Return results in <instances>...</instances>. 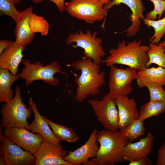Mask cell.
Returning <instances> with one entry per match:
<instances>
[{
  "label": "cell",
  "mask_w": 165,
  "mask_h": 165,
  "mask_svg": "<svg viewBox=\"0 0 165 165\" xmlns=\"http://www.w3.org/2000/svg\"><path fill=\"white\" fill-rule=\"evenodd\" d=\"M0 165H5L6 164L3 159L0 156Z\"/></svg>",
  "instance_id": "cell-37"
},
{
  "label": "cell",
  "mask_w": 165,
  "mask_h": 165,
  "mask_svg": "<svg viewBox=\"0 0 165 165\" xmlns=\"http://www.w3.org/2000/svg\"><path fill=\"white\" fill-rule=\"evenodd\" d=\"M91 106L97 120L105 129L116 131L119 129V113L114 98L108 93L101 100H89Z\"/></svg>",
  "instance_id": "cell-8"
},
{
  "label": "cell",
  "mask_w": 165,
  "mask_h": 165,
  "mask_svg": "<svg viewBox=\"0 0 165 165\" xmlns=\"http://www.w3.org/2000/svg\"><path fill=\"white\" fill-rule=\"evenodd\" d=\"M42 116L52 128L54 135L59 142L65 141L69 142H75L79 139V136L71 128L55 123Z\"/></svg>",
  "instance_id": "cell-22"
},
{
  "label": "cell",
  "mask_w": 165,
  "mask_h": 165,
  "mask_svg": "<svg viewBox=\"0 0 165 165\" xmlns=\"http://www.w3.org/2000/svg\"><path fill=\"white\" fill-rule=\"evenodd\" d=\"M121 4L127 5L130 9L131 14L129 19L131 23L130 27L121 33H126L128 37L136 35L140 31L141 20H143L145 7L141 0H113L109 3L104 5L103 7L108 12L109 9L115 5L119 6Z\"/></svg>",
  "instance_id": "cell-14"
},
{
  "label": "cell",
  "mask_w": 165,
  "mask_h": 165,
  "mask_svg": "<svg viewBox=\"0 0 165 165\" xmlns=\"http://www.w3.org/2000/svg\"><path fill=\"white\" fill-rule=\"evenodd\" d=\"M165 111V102L161 101H149L141 107L139 119L144 120L152 117H158Z\"/></svg>",
  "instance_id": "cell-23"
},
{
  "label": "cell",
  "mask_w": 165,
  "mask_h": 165,
  "mask_svg": "<svg viewBox=\"0 0 165 165\" xmlns=\"http://www.w3.org/2000/svg\"><path fill=\"white\" fill-rule=\"evenodd\" d=\"M0 132V155L6 165H34L35 159L30 152L23 150Z\"/></svg>",
  "instance_id": "cell-10"
},
{
  "label": "cell",
  "mask_w": 165,
  "mask_h": 165,
  "mask_svg": "<svg viewBox=\"0 0 165 165\" xmlns=\"http://www.w3.org/2000/svg\"><path fill=\"white\" fill-rule=\"evenodd\" d=\"M28 130L24 128H5L4 134L13 143L33 154L39 149L44 139L40 134Z\"/></svg>",
  "instance_id": "cell-11"
},
{
  "label": "cell",
  "mask_w": 165,
  "mask_h": 165,
  "mask_svg": "<svg viewBox=\"0 0 165 165\" xmlns=\"http://www.w3.org/2000/svg\"><path fill=\"white\" fill-rule=\"evenodd\" d=\"M26 46L10 40L8 46L0 55V68L6 69L14 75H17L18 67L22 61Z\"/></svg>",
  "instance_id": "cell-15"
},
{
  "label": "cell",
  "mask_w": 165,
  "mask_h": 165,
  "mask_svg": "<svg viewBox=\"0 0 165 165\" xmlns=\"http://www.w3.org/2000/svg\"><path fill=\"white\" fill-rule=\"evenodd\" d=\"M136 80L137 86L146 81L151 82L165 86V68L160 66L148 67L138 71V78Z\"/></svg>",
  "instance_id": "cell-21"
},
{
  "label": "cell",
  "mask_w": 165,
  "mask_h": 165,
  "mask_svg": "<svg viewBox=\"0 0 165 165\" xmlns=\"http://www.w3.org/2000/svg\"><path fill=\"white\" fill-rule=\"evenodd\" d=\"M97 141L100 145L98 153L88 165H114L125 161L123 149L129 141L124 131L101 130L98 132Z\"/></svg>",
  "instance_id": "cell-3"
},
{
  "label": "cell",
  "mask_w": 165,
  "mask_h": 165,
  "mask_svg": "<svg viewBox=\"0 0 165 165\" xmlns=\"http://www.w3.org/2000/svg\"><path fill=\"white\" fill-rule=\"evenodd\" d=\"M71 66L81 72L75 80L77 86L75 99L77 102L82 103L89 97L99 94L100 88L105 83V74L100 72V64L82 56L80 60L72 62Z\"/></svg>",
  "instance_id": "cell-1"
},
{
  "label": "cell",
  "mask_w": 165,
  "mask_h": 165,
  "mask_svg": "<svg viewBox=\"0 0 165 165\" xmlns=\"http://www.w3.org/2000/svg\"><path fill=\"white\" fill-rule=\"evenodd\" d=\"M13 0H0V16H8L16 23L20 16L21 12L18 11Z\"/></svg>",
  "instance_id": "cell-29"
},
{
  "label": "cell",
  "mask_w": 165,
  "mask_h": 165,
  "mask_svg": "<svg viewBox=\"0 0 165 165\" xmlns=\"http://www.w3.org/2000/svg\"><path fill=\"white\" fill-rule=\"evenodd\" d=\"M114 99L119 113V129L121 130L131 122L139 119V112L133 98L121 95Z\"/></svg>",
  "instance_id": "cell-16"
},
{
  "label": "cell",
  "mask_w": 165,
  "mask_h": 165,
  "mask_svg": "<svg viewBox=\"0 0 165 165\" xmlns=\"http://www.w3.org/2000/svg\"><path fill=\"white\" fill-rule=\"evenodd\" d=\"M108 86L109 96L113 98L121 95H127L133 90L131 84L138 78V71L128 66L124 69L110 67Z\"/></svg>",
  "instance_id": "cell-9"
},
{
  "label": "cell",
  "mask_w": 165,
  "mask_h": 165,
  "mask_svg": "<svg viewBox=\"0 0 165 165\" xmlns=\"http://www.w3.org/2000/svg\"><path fill=\"white\" fill-rule=\"evenodd\" d=\"M29 22L30 30L32 34L39 33L43 36L48 34L49 25L43 17L33 12L30 16Z\"/></svg>",
  "instance_id": "cell-27"
},
{
  "label": "cell",
  "mask_w": 165,
  "mask_h": 165,
  "mask_svg": "<svg viewBox=\"0 0 165 165\" xmlns=\"http://www.w3.org/2000/svg\"><path fill=\"white\" fill-rule=\"evenodd\" d=\"M103 3L104 5L108 4L110 3L112 0H97Z\"/></svg>",
  "instance_id": "cell-35"
},
{
  "label": "cell",
  "mask_w": 165,
  "mask_h": 165,
  "mask_svg": "<svg viewBox=\"0 0 165 165\" xmlns=\"http://www.w3.org/2000/svg\"><path fill=\"white\" fill-rule=\"evenodd\" d=\"M154 137L150 132L146 136L140 138L138 142L129 141L124 147L123 154L125 161L135 160L147 156L151 152Z\"/></svg>",
  "instance_id": "cell-17"
},
{
  "label": "cell",
  "mask_w": 165,
  "mask_h": 165,
  "mask_svg": "<svg viewBox=\"0 0 165 165\" xmlns=\"http://www.w3.org/2000/svg\"><path fill=\"white\" fill-rule=\"evenodd\" d=\"M35 4H39L43 1L47 0L51 1L54 3L57 6L60 12H63L66 10V6L64 3L65 0H32Z\"/></svg>",
  "instance_id": "cell-32"
},
{
  "label": "cell",
  "mask_w": 165,
  "mask_h": 165,
  "mask_svg": "<svg viewBox=\"0 0 165 165\" xmlns=\"http://www.w3.org/2000/svg\"><path fill=\"white\" fill-rule=\"evenodd\" d=\"M10 43V40L1 39L0 40V55L8 46Z\"/></svg>",
  "instance_id": "cell-34"
},
{
  "label": "cell",
  "mask_w": 165,
  "mask_h": 165,
  "mask_svg": "<svg viewBox=\"0 0 165 165\" xmlns=\"http://www.w3.org/2000/svg\"><path fill=\"white\" fill-rule=\"evenodd\" d=\"M15 91L13 98L5 103L1 109L2 126L5 128H24L29 130L27 120L31 117L32 110L22 102L19 86L16 87Z\"/></svg>",
  "instance_id": "cell-4"
},
{
  "label": "cell",
  "mask_w": 165,
  "mask_h": 165,
  "mask_svg": "<svg viewBox=\"0 0 165 165\" xmlns=\"http://www.w3.org/2000/svg\"><path fill=\"white\" fill-rule=\"evenodd\" d=\"M28 103L32 110L35 116L33 121L29 125V130L32 133L40 134L44 140L52 142L63 148L60 142L57 140L53 131L50 129L49 125L42 116L39 114L36 104L31 97L29 99Z\"/></svg>",
  "instance_id": "cell-18"
},
{
  "label": "cell",
  "mask_w": 165,
  "mask_h": 165,
  "mask_svg": "<svg viewBox=\"0 0 165 165\" xmlns=\"http://www.w3.org/2000/svg\"><path fill=\"white\" fill-rule=\"evenodd\" d=\"M156 164L165 165V139L159 149Z\"/></svg>",
  "instance_id": "cell-31"
},
{
  "label": "cell",
  "mask_w": 165,
  "mask_h": 165,
  "mask_svg": "<svg viewBox=\"0 0 165 165\" xmlns=\"http://www.w3.org/2000/svg\"><path fill=\"white\" fill-rule=\"evenodd\" d=\"M98 132L94 129L86 142L74 151H69L64 160L71 165H88L90 158L96 157L100 146L97 141Z\"/></svg>",
  "instance_id": "cell-12"
},
{
  "label": "cell",
  "mask_w": 165,
  "mask_h": 165,
  "mask_svg": "<svg viewBox=\"0 0 165 165\" xmlns=\"http://www.w3.org/2000/svg\"><path fill=\"white\" fill-rule=\"evenodd\" d=\"M158 44L159 45L162 46L164 48V50L165 51V40L163 42L159 43Z\"/></svg>",
  "instance_id": "cell-36"
},
{
  "label": "cell",
  "mask_w": 165,
  "mask_h": 165,
  "mask_svg": "<svg viewBox=\"0 0 165 165\" xmlns=\"http://www.w3.org/2000/svg\"><path fill=\"white\" fill-rule=\"evenodd\" d=\"M33 12V8L31 6L21 12L20 16L15 29V42L22 46H26L32 41L35 34L31 33L29 26V18Z\"/></svg>",
  "instance_id": "cell-19"
},
{
  "label": "cell",
  "mask_w": 165,
  "mask_h": 165,
  "mask_svg": "<svg viewBox=\"0 0 165 165\" xmlns=\"http://www.w3.org/2000/svg\"><path fill=\"white\" fill-rule=\"evenodd\" d=\"M149 48L147 52L149 57L147 68L154 64L165 68V51L163 47L151 42L149 43Z\"/></svg>",
  "instance_id": "cell-24"
},
{
  "label": "cell",
  "mask_w": 165,
  "mask_h": 165,
  "mask_svg": "<svg viewBox=\"0 0 165 165\" xmlns=\"http://www.w3.org/2000/svg\"><path fill=\"white\" fill-rule=\"evenodd\" d=\"M33 155L35 165H71L64 160L67 154L63 148L49 141L44 140Z\"/></svg>",
  "instance_id": "cell-13"
},
{
  "label": "cell",
  "mask_w": 165,
  "mask_h": 165,
  "mask_svg": "<svg viewBox=\"0 0 165 165\" xmlns=\"http://www.w3.org/2000/svg\"><path fill=\"white\" fill-rule=\"evenodd\" d=\"M97 36L96 31L92 33L90 30H87L84 33L82 30H79L78 33L75 32L70 35L66 39V42L68 45L76 43V45H72L73 48H82L84 57L100 64L105 53L102 45V39Z\"/></svg>",
  "instance_id": "cell-6"
},
{
  "label": "cell",
  "mask_w": 165,
  "mask_h": 165,
  "mask_svg": "<svg viewBox=\"0 0 165 165\" xmlns=\"http://www.w3.org/2000/svg\"><path fill=\"white\" fill-rule=\"evenodd\" d=\"M20 78L6 69L0 68V102H7L14 96V90L11 89L13 83Z\"/></svg>",
  "instance_id": "cell-20"
},
{
  "label": "cell",
  "mask_w": 165,
  "mask_h": 165,
  "mask_svg": "<svg viewBox=\"0 0 165 165\" xmlns=\"http://www.w3.org/2000/svg\"><path fill=\"white\" fill-rule=\"evenodd\" d=\"M149 0L153 3L154 9L146 14L145 18L151 20L160 19L165 11V0Z\"/></svg>",
  "instance_id": "cell-30"
},
{
  "label": "cell",
  "mask_w": 165,
  "mask_h": 165,
  "mask_svg": "<svg viewBox=\"0 0 165 165\" xmlns=\"http://www.w3.org/2000/svg\"><path fill=\"white\" fill-rule=\"evenodd\" d=\"M142 42L141 39L138 41L136 39L127 43L123 40L118 43L116 48L109 50V55L101 63L109 67L115 64L126 65L138 71L147 68L149 57L147 52L149 47L142 45Z\"/></svg>",
  "instance_id": "cell-2"
},
{
  "label": "cell",
  "mask_w": 165,
  "mask_h": 165,
  "mask_svg": "<svg viewBox=\"0 0 165 165\" xmlns=\"http://www.w3.org/2000/svg\"><path fill=\"white\" fill-rule=\"evenodd\" d=\"M129 165H152V162L147 156L140 158L135 160H130Z\"/></svg>",
  "instance_id": "cell-33"
},
{
  "label": "cell",
  "mask_w": 165,
  "mask_h": 165,
  "mask_svg": "<svg viewBox=\"0 0 165 165\" xmlns=\"http://www.w3.org/2000/svg\"><path fill=\"white\" fill-rule=\"evenodd\" d=\"M65 4L70 16L88 24L105 19L108 13L97 0H71Z\"/></svg>",
  "instance_id": "cell-7"
},
{
  "label": "cell",
  "mask_w": 165,
  "mask_h": 165,
  "mask_svg": "<svg viewBox=\"0 0 165 165\" xmlns=\"http://www.w3.org/2000/svg\"><path fill=\"white\" fill-rule=\"evenodd\" d=\"M22 62L24 67L18 75L20 78L25 80L27 86L36 80H42L52 86H57L60 80L54 76L55 74L61 73L67 75L61 70V67L57 61L45 66L39 61L31 63L27 59H23Z\"/></svg>",
  "instance_id": "cell-5"
},
{
  "label": "cell",
  "mask_w": 165,
  "mask_h": 165,
  "mask_svg": "<svg viewBox=\"0 0 165 165\" xmlns=\"http://www.w3.org/2000/svg\"><path fill=\"white\" fill-rule=\"evenodd\" d=\"M144 121L139 118L131 122L121 130L126 133L129 141H134L139 137L145 135L146 129L144 126Z\"/></svg>",
  "instance_id": "cell-26"
},
{
  "label": "cell",
  "mask_w": 165,
  "mask_h": 165,
  "mask_svg": "<svg viewBox=\"0 0 165 165\" xmlns=\"http://www.w3.org/2000/svg\"><path fill=\"white\" fill-rule=\"evenodd\" d=\"M139 88L146 87L150 94L149 101L165 102V90L162 85L150 81L143 82L138 86Z\"/></svg>",
  "instance_id": "cell-28"
},
{
  "label": "cell",
  "mask_w": 165,
  "mask_h": 165,
  "mask_svg": "<svg viewBox=\"0 0 165 165\" xmlns=\"http://www.w3.org/2000/svg\"><path fill=\"white\" fill-rule=\"evenodd\" d=\"M143 20L145 25L148 28L152 27L154 29V34L149 39V42L158 44L165 34V16L158 20H151L145 18Z\"/></svg>",
  "instance_id": "cell-25"
},
{
  "label": "cell",
  "mask_w": 165,
  "mask_h": 165,
  "mask_svg": "<svg viewBox=\"0 0 165 165\" xmlns=\"http://www.w3.org/2000/svg\"><path fill=\"white\" fill-rule=\"evenodd\" d=\"M15 2V3L17 4H19L21 0H13Z\"/></svg>",
  "instance_id": "cell-38"
}]
</instances>
